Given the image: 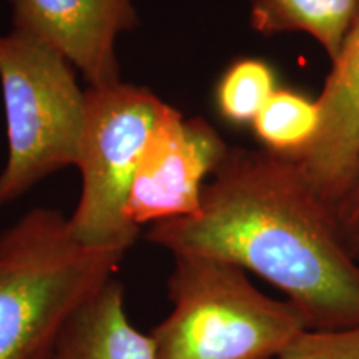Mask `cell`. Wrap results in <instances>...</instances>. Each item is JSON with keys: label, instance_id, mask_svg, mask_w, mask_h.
Wrapping results in <instances>:
<instances>
[{"label": "cell", "instance_id": "obj_5", "mask_svg": "<svg viewBox=\"0 0 359 359\" xmlns=\"http://www.w3.org/2000/svg\"><path fill=\"white\" fill-rule=\"evenodd\" d=\"M87 109L77 167L82 193L69 217L85 246L127 253L140 228L127 217L135 172L145 142L168 103L148 88L118 82L85 90Z\"/></svg>", "mask_w": 359, "mask_h": 359}, {"label": "cell", "instance_id": "obj_2", "mask_svg": "<svg viewBox=\"0 0 359 359\" xmlns=\"http://www.w3.org/2000/svg\"><path fill=\"white\" fill-rule=\"evenodd\" d=\"M123 257L79 243L53 208L30 210L0 233V359H52L67 323Z\"/></svg>", "mask_w": 359, "mask_h": 359}, {"label": "cell", "instance_id": "obj_7", "mask_svg": "<svg viewBox=\"0 0 359 359\" xmlns=\"http://www.w3.org/2000/svg\"><path fill=\"white\" fill-rule=\"evenodd\" d=\"M12 30L37 39L77 67L88 87L120 80L116 40L138 25L133 0H8Z\"/></svg>", "mask_w": 359, "mask_h": 359}, {"label": "cell", "instance_id": "obj_10", "mask_svg": "<svg viewBox=\"0 0 359 359\" xmlns=\"http://www.w3.org/2000/svg\"><path fill=\"white\" fill-rule=\"evenodd\" d=\"M359 15V0H250V24L262 35L306 34L338 60Z\"/></svg>", "mask_w": 359, "mask_h": 359}, {"label": "cell", "instance_id": "obj_12", "mask_svg": "<svg viewBox=\"0 0 359 359\" xmlns=\"http://www.w3.org/2000/svg\"><path fill=\"white\" fill-rule=\"evenodd\" d=\"M278 88L276 70L269 62L257 57L235 58L218 79L215 107L224 122L251 127Z\"/></svg>", "mask_w": 359, "mask_h": 359}, {"label": "cell", "instance_id": "obj_4", "mask_svg": "<svg viewBox=\"0 0 359 359\" xmlns=\"http://www.w3.org/2000/svg\"><path fill=\"white\" fill-rule=\"evenodd\" d=\"M0 87L8 145L0 172L4 206L77 165L87 98L60 53L17 30L0 34Z\"/></svg>", "mask_w": 359, "mask_h": 359}, {"label": "cell", "instance_id": "obj_9", "mask_svg": "<svg viewBox=\"0 0 359 359\" xmlns=\"http://www.w3.org/2000/svg\"><path fill=\"white\" fill-rule=\"evenodd\" d=\"M115 278L83 303L62 331L52 359H156L154 341L130 323Z\"/></svg>", "mask_w": 359, "mask_h": 359}, {"label": "cell", "instance_id": "obj_14", "mask_svg": "<svg viewBox=\"0 0 359 359\" xmlns=\"http://www.w3.org/2000/svg\"><path fill=\"white\" fill-rule=\"evenodd\" d=\"M333 210L341 238H343L349 253L359 262V151L351 182L338 203L333 206Z\"/></svg>", "mask_w": 359, "mask_h": 359}, {"label": "cell", "instance_id": "obj_8", "mask_svg": "<svg viewBox=\"0 0 359 359\" xmlns=\"http://www.w3.org/2000/svg\"><path fill=\"white\" fill-rule=\"evenodd\" d=\"M318 98L321 137L298 165L318 195L334 206L351 182L359 151V15Z\"/></svg>", "mask_w": 359, "mask_h": 359}, {"label": "cell", "instance_id": "obj_6", "mask_svg": "<svg viewBox=\"0 0 359 359\" xmlns=\"http://www.w3.org/2000/svg\"><path fill=\"white\" fill-rule=\"evenodd\" d=\"M230 145L201 116L185 120L172 105L148 135L127 205L135 226L195 217L206 182L224 160Z\"/></svg>", "mask_w": 359, "mask_h": 359}, {"label": "cell", "instance_id": "obj_1", "mask_svg": "<svg viewBox=\"0 0 359 359\" xmlns=\"http://www.w3.org/2000/svg\"><path fill=\"white\" fill-rule=\"evenodd\" d=\"M147 240L236 264L271 283L308 330L359 325V262L334 210L296 161L230 147L195 217L151 224Z\"/></svg>", "mask_w": 359, "mask_h": 359}, {"label": "cell", "instance_id": "obj_13", "mask_svg": "<svg viewBox=\"0 0 359 359\" xmlns=\"http://www.w3.org/2000/svg\"><path fill=\"white\" fill-rule=\"evenodd\" d=\"M275 359H359V325L304 330Z\"/></svg>", "mask_w": 359, "mask_h": 359}, {"label": "cell", "instance_id": "obj_11", "mask_svg": "<svg viewBox=\"0 0 359 359\" xmlns=\"http://www.w3.org/2000/svg\"><path fill=\"white\" fill-rule=\"evenodd\" d=\"M251 130L262 150L302 163L314 150L323 132L320 98L280 87L253 120Z\"/></svg>", "mask_w": 359, "mask_h": 359}, {"label": "cell", "instance_id": "obj_3", "mask_svg": "<svg viewBox=\"0 0 359 359\" xmlns=\"http://www.w3.org/2000/svg\"><path fill=\"white\" fill-rule=\"evenodd\" d=\"M173 258V309L150 333L156 359H275L308 330L293 303L262 293L243 268L203 255Z\"/></svg>", "mask_w": 359, "mask_h": 359}]
</instances>
